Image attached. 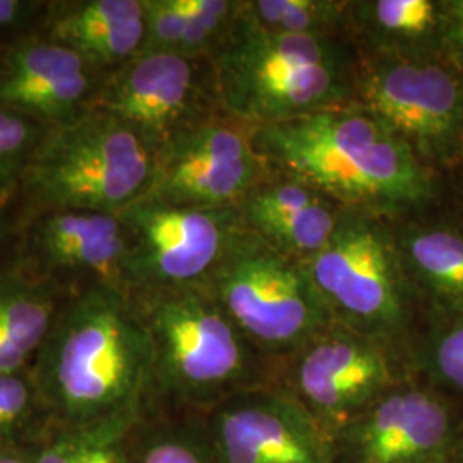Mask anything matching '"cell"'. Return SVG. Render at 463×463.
<instances>
[{
  "label": "cell",
  "mask_w": 463,
  "mask_h": 463,
  "mask_svg": "<svg viewBox=\"0 0 463 463\" xmlns=\"http://www.w3.org/2000/svg\"><path fill=\"white\" fill-rule=\"evenodd\" d=\"M252 139L273 172L344 210L400 220L422 213L436 198L434 172L357 105L254 126Z\"/></svg>",
  "instance_id": "6da1fadb"
},
{
  "label": "cell",
  "mask_w": 463,
  "mask_h": 463,
  "mask_svg": "<svg viewBox=\"0 0 463 463\" xmlns=\"http://www.w3.org/2000/svg\"><path fill=\"white\" fill-rule=\"evenodd\" d=\"M49 428L151 407V348L128 292L91 287L64 300L30 365Z\"/></svg>",
  "instance_id": "7a4b0ae2"
},
{
  "label": "cell",
  "mask_w": 463,
  "mask_h": 463,
  "mask_svg": "<svg viewBox=\"0 0 463 463\" xmlns=\"http://www.w3.org/2000/svg\"><path fill=\"white\" fill-rule=\"evenodd\" d=\"M151 348V409L203 415L244 390L277 383V365L252 347L208 290H129Z\"/></svg>",
  "instance_id": "3957f363"
},
{
  "label": "cell",
  "mask_w": 463,
  "mask_h": 463,
  "mask_svg": "<svg viewBox=\"0 0 463 463\" xmlns=\"http://www.w3.org/2000/svg\"><path fill=\"white\" fill-rule=\"evenodd\" d=\"M210 62L220 109L252 126L347 107L355 99L357 53L345 36L271 33L239 13Z\"/></svg>",
  "instance_id": "277c9868"
},
{
  "label": "cell",
  "mask_w": 463,
  "mask_h": 463,
  "mask_svg": "<svg viewBox=\"0 0 463 463\" xmlns=\"http://www.w3.org/2000/svg\"><path fill=\"white\" fill-rule=\"evenodd\" d=\"M156 151L99 110L50 128L17 184V216L49 210L122 213L148 191Z\"/></svg>",
  "instance_id": "5b68a950"
},
{
  "label": "cell",
  "mask_w": 463,
  "mask_h": 463,
  "mask_svg": "<svg viewBox=\"0 0 463 463\" xmlns=\"http://www.w3.org/2000/svg\"><path fill=\"white\" fill-rule=\"evenodd\" d=\"M304 263L336 325L412 354L420 306L403 269L393 220L344 210L326 246Z\"/></svg>",
  "instance_id": "8992f818"
},
{
  "label": "cell",
  "mask_w": 463,
  "mask_h": 463,
  "mask_svg": "<svg viewBox=\"0 0 463 463\" xmlns=\"http://www.w3.org/2000/svg\"><path fill=\"white\" fill-rule=\"evenodd\" d=\"M203 287L277 369L335 323L306 263L242 225Z\"/></svg>",
  "instance_id": "52a82bcc"
},
{
  "label": "cell",
  "mask_w": 463,
  "mask_h": 463,
  "mask_svg": "<svg viewBox=\"0 0 463 463\" xmlns=\"http://www.w3.org/2000/svg\"><path fill=\"white\" fill-rule=\"evenodd\" d=\"M354 105L434 172L463 158V78L441 57L357 55Z\"/></svg>",
  "instance_id": "ba28073f"
},
{
  "label": "cell",
  "mask_w": 463,
  "mask_h": 463,
  "mask_svg": "<svg viewBox=\"0 0 463 463\" xmlns=\"http://www.w3.org/2000/svg\"><path fill=\"white\" fill-rule=\"evenodd\" d=\"M411 376V350L333 323L279 367L277 383L333 434Z\"/></svg>",
  "instance_id": "9c48e42d"
},
{
  "label": "cell",
  "mask_w": 463,
  "mask_h": 463,
  "mask_svg": "<svg viewBox=\"0 0 463 463\" xmlns=\"http://www.w3.org/2000/svg\"><path fill=\"white\" fill-rule=\"evenodd\" d=\"M254 126L216 110L165 141L139 201L184 208H237L271 174L254 146Z\"/></svg>",
  "instance_id": "30bf717a"
},
{
  "label": "cell",
  "mask_w": 463,
  "mask_h": 463,
  "mask_svg": "<svg viewBox=\"0 0 463 463\" xmlns=\"http://www.w3.org/2000/svg\"><path fill=\"white\" fill-rule=\"evenodd\" d=\"M120 216L129 233L128 292L203 285L241 229L237 208L137 201Z\"/></svg>",
  "instance_id": "8fae6325"
},
{
  "label": "cell",
  "mask_w": 463,
  "mask_h": 463,
  "mask_svg": "<svg viewBox=\"0 0 463 463\" xmlns=\"http://www.w3.org/2000/svg\"><path fill=\"white\" fill-rule=\"evenodd\" d=\"M88 110L116 117L158 151L174 134L222 109L210 59L145 52L103 74Z\"/></svg>",
  "instance_id": "7c38bea8"
},
{
  "label": "cell",
  "mask_w": 463,
  "mask_h": 463,
  "mask_svg": "<svg viewBox=\"0 0 463 463\" xmlns=\"http://www.w3.org/2000/svg\"><path fill=\"white\" fill-rule=\"evenodd\" d=\"M128 249L120 213L49 210L19 218L14 263L66 296L91 287L128 292Z\"/></svg>",
  "instance_id": "4fadbf2b"
},
{
  "label": "cell",
  "mask_w": 463,
  "mask_h": 463,
  "mask_svg": "<svg viewBox=\"0 0 463 463\" xmlns=\"http://www.w3.org/2000/svg\"><path fill=\"white\" fill-rule=\"evenodd\" d=\"M462 420L449 397L411 376L331 434L336 463H449Z\"/></svg>",
  "instance_id": "5bb4252c"
},
{
  "label": "cell",
  "mask_w": 463,
  "mask_h": 463,
  "mask_svg": "<svg viewBox=\"0 0 463 463\" xmlns=\"http://www.w3.org/2000/svg\"><path fill=\"white\" fill-rule=\"evenodd\" d=\"M201 419L218 463H336L330 432L279 383L225 398Z\"/></svg>",
  "instance_id": "9a60e30c"
},
{
  "label": "cell",
  "mask_w": 463,
  "mask_h": 463,
  "mask_svg": "<svg viewBox=\"0 0 463 463\" xmlns=\"http://www.w3.org/2000/svg\"><path fill=\"white\" fill-rule=\"evenodd\" d=\"M101 78L81 55L40 34L0 49V105L50 128L86 112Z\"/></svg>",
  "instance_id": "2e32d148"
},
{
  "label": "cell",
  "mask_w": 463,
  "mask_h": 463,
  "mask_svg": "<svg viewBox=\"0 0 463 463\" xmlns=\"http://www.w3.org/2000/svg\"><path fill=\"white\" fill-rule=\"evenodd\" d=\"M237 210L246 231L300 261L326 246L344 212L311 185L273 170Z\"/></svg>",
  "instance_id": "e0dca14e"
},
{
  "label": "cell",
  "mask_w": 463,
  "mask_h": 463,
  "mask_svg": "<svg viewBox=\"0 0 463 463\" xmlns=\"http://www.w3.org/2000/svg\"><path fill=\"white\" fill-rule=\"evenodd\" d=\"M36 34L107 74L141 52L145 5L143 0H50Z\"/></svg>",
  "instance_id": "ac0fdd59"
},
{
  "label": "cell",
  "mask_w": 463,
  "mask_h": 463,
  "mask_svg": "<svg viewBox=\"0 0 463 463\" xmlns=\"http://www.w3.org/2000/svg\"><path fill=\"white\" fill-rule=\"evenodd\" d=\"M403 269L430 321L463 315V225L393 220Z\"/></svg>",
  "instance_id": "d6986e66"
},
{
  "label": "cell",
  "mask_w": 463,
  "mask_h": 463,
  "mask_svg": "<svg viewBox=\"0 0 463 463\" xmlns=\"http://www.w3.org/2000/svg\"><path fill=\"white\" fill-rule=\"evenodd\" d=\"M441 16L436 0H348V42L365 57H441Z\"/></svg>",
  "instance_id": "ffe728a7"
},
{
  "label": "cell",
  "mask_w": 463,
  "mask_h": 463,
  "mask_svg": "<svg viewBox=\"0 0 463 463\" xmlns=\"http://www.w3.org/2000/svg\"><path fill=\"white\" fill-rule=\"evenodd\" d=\"M67 298L14 261L0 266V374L30 369Z\"/></svg>",
  "instance_id": "44dd1931"
},
{
  "label": "cell",
  "mask_w": 463,
  "mask_h": 463,
  "mask_svg": "<svg viewBox=\"0 0 463 463\" xmlns=\"http://www.w3.org/2000/svg\"><path fill=\"white\" fill-rule=\"evenodd\" d=\"M151 411L137 405L80 426L49 428L30 447L32 463H129L134 438Z\"/></svg>",
  "instance_id": "7402d4cb"
},
{
  "label": "cell",
  "mask_w": 463,
  "mask_h": 463,
  "mask_svg": "<svg viewBox=\"0 0 463 463\" xmlns=\"http://www.w3.org/2000/svg\"><path fill=\"white\" fill-rule=\"evenodd\" d=\"M129 463H218L201 415L151 411L134 438Z\"/></svg>",
  "instance_id": "603a6c76"
},
{
  "label": "cell",
  "mask_w": 463,
  "mask_h": 463,
  "mask_svg": "<svg viewBox=\"0 0 463 463\" xmlns=\"http://www.w3.org/2000/svg\"><path fill=\"white\" fill-rule=\"evenodd\" d=\"M241 14L271 33L347 38L348 0H242Z\"/></svg>",
  "instance_id": "cb8c5ba5"
},
{
  "label": "cell",
  "mask_w": 463,
  "mask_h": 463,
  "mask_svg": "<svg viewBox=\"0 0 463 463\" xmlns=\"http://www.w3.org/2000/svg\"><path fill=\"white\" fill-rule=\"evenodd\" d=\"M417 378L438 392L463 397V315L430 321V328L412 345Z\"/></svg>",
  "instance_id": "d4e9b609"
},
{
  "label": "cell",
  "mask_w": 463,
  "mask_h": 463,
  "mask_svg": "<svg viewBox=\"0 0 463 463\" xmlns=\"http://www.w3.org/2000/svg\"><path fill=\"white\" fill-rule=\"evenodd\" d=\"M47 430L32 371L0 374V451L32 447Z\"/></svg>",
  "instance_id": "484cf974"
},
{
  "label": "cell",
  "mask_w": 463,
  "mask_h": 463,
  "mask_svg": "<svg viewBox=\"0 0 463 463\" xmlns=\"http://www.w3.org/2000/svg\"><path fill=\"white\" fill-rule=\"evenodd\" d=\"M50 126L0 105V194L16 193L23 172Z\"/></svg>",
  "instance_id": "4316f807"
},
{
  "label": "cell",
  "mask_w": 463,
  "mask_h": 463,
  "mask_svg": "<svg viewBox=\"0 0 463 463\" xmlns=\"http://www.w3.org/2000/svg\"><path fill=\"white\" fill-rule=\"evenodd\" d=\"M45 5L43 0H0V49L36 34Z\"/></svg>",
  "instance_id": "83f0119b"
},
{
  "label": "cell",
  "mask_w": 463,
  "mask_h": 463,
  "mask_svg": "<svg viewBox=\"0 0 463 463\" xmlns=\"http://www.w3.org/2000/svg\"><path fill=\"white\" fill-rule=\"evenodd\" d=\"M439 53L463 78V0L443 2Z\"/></svg>",
  "instance_id": "f1b7e54d"
},
{
  "label": "cell",
  "mask_w": 463,
  "mask_h": 463,
  "mask_svg": "<svg viewBox=\"0 0 463 463\" xmlns=\"http://www.w3.org/2000/svg\"><path fill=\"white\" fill-rule=\"evenodd\" d=\"M17 216L16 201L13 194H0V266L14 261L16 249Z\"/></svg>",
  "instance_id": "f546056e"
},
{
  "label": "cell",
  "mask_w": 463,
  "mask_h": 463,
  "mask_svg": "<svg viewBox=\"0 0 463 463\" xmlns=\"http://www.w3.org/2000/svg\"><path fill=\"white\" fill-rule=\"evenodd\" d=\"M0 463H32L30 447L0 451Z\"/></svg>",
  "instance_id": "4dcf8cb0"
},
{
  "label": "cell",
  "mask_w": 463,
  "mask_h": 463,
  "mask_svg": "<svg viewBox=\"0 0 463 463\" xmlns=\"http://www.w3.org/2000/svg\"><path fill=\"white\" fill-rule=\"evenodd\" d=\"M449 463H463V419L462 424H460V430L457 434V441H455V447H453V453H451V460Z\"/></svg>",
  "instance_id": "1f68e13d"
},
{
  "label": "cell",
  "mask_w": 463,
  "mask_h": 463,
  "mask_svg": "<svg viewBox=\"0 0 463 463\" xmlns=\"http://www.w3.org/2000/svg\"><path fill=\"white\" fill-rule=\"evenodd\" d=\"M462 162H463V158H462Z\"/></svg>",
  "instance_id": "d6a6232c"
}]
</instances>
